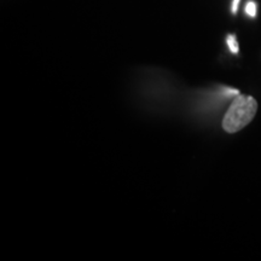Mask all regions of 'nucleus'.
Returning <instances> with one entry per match:
<instances>
[{
	"label": "nucleus",
	"instance_id": "f257e3e1",
	"mask_svg": "<svg viewBox=\"0 0 261 261\" xmlns=\"http://www.w3.org/2000/svg\"><path fill=\"white\" fill-rule=\"evenodd\" d=\"M257 112V102L253 97L238 94L231 103L223 119V128L227 133H236L249 125Z\"/></svg>",
	"mask_w": 261,
	"mask_h": 261
},
{
	"label": "nucleus",
	"instance_id": "f03ea898",
	"mask_svg": "<svg viewBox=\"0 0 261 261\" xmlns=\"http://www.w3.org/2000/svg\"><path fill=\"white\" fill-rule=\"evenodd\" d=\"M226 41H227V45H228V48H230V51L232 52V54H238L240 47H238V42L236 40V37H234L233 34L228 35Z\"/></svg>",
	"mask_w": 261,
	"mask_h": 261
},
{
	"label": "nucleus",
	"instance_id": "7ed1b4c3",
	"mask_svg": "<svg viewBox=\"0 0 261 261\" xmlns=\"http://www.w3.org/2000/svg\"><path fill=\"white\" fill-rule=\"evenodd\" d=\"M246 12L250 17H255L256 16V4L254 2H248L246 5Z\"/></svg>",
	"mask_w": 261,
	"mask_h": 261
},
{
	"label": "nucleus",
	"instance_id": "20e7f679",
	"mask_svg": "<svg viewBox=\"0 0 261 261\" xmlns=\"http://www.w3.org/2000/svg\"><path fill=\"white\" fill-rule=\"evenodd\" d=\"M238 4H240V0H233L232 8H231V10H232V14H236V12H237Z\"/></svg>",
	"mask_w": 261,
	"mask_h": 261
}]
</instances>
